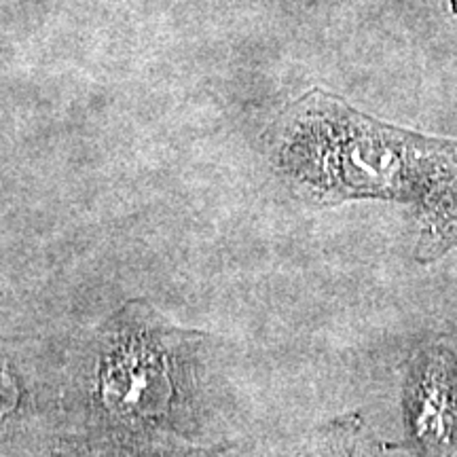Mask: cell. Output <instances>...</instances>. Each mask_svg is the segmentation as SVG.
Instances as JSON below:
<instances>
[{
	"label": "cell",
	"mask_w": 457,
	"mask_h": 457,
	"mask_svg": "<svg viewBox=\"0 0 457 457\" xmlns=\"http://www.w3.org/2000/svg\"><path fill=\"white\" fill-rule=\"evenodd\" d=\"M282 163L322 204L364 197L413 204L426 259L457 245V142L387 128L313 94L290 114Z\"/></svg>",
	"instance_id": "6da1fadb"
},
{
	"label": "cell",
	"mask_w": 457,
	"mask_h": 457,
	"mask_svg": "<svg viewBox=\"0 0 457 457\" xmlns=\"http://www.w3.org/2000/svg\"><path fill=\"white\" fill-rule=\"evenodd\" d=\"M403 447L415 457L457 451V353L434 339L411 353L403 379Z\"/></svg>",
	"instance_id": "7a4b0ae2"
},
{
	"label": "cell",
	"mask_w": 457,
	"mask_h": 457,
	"mask_svg": "<svg viewBox=\"0 0 457 457\" xmlns=\"http://www.w3.org/2000/svg\"><path fill=\"white\" fill-rule=\"evenodd\" d=\"M170 396L165 358L155 350H136L119 358L106 377V398L119 409H163Z\"/></svg>",
	"instance_id": "3957f363"
},
{
	"label": "cell",
	"mask_w": 457,
	"mask_h": 457,
	"mask_svg": "<svg viewBox=\"0 0 457 457\" xmlns=\"http://www.w3.org/2000/svg\"><path fill=\"white\" fill-rule=\"evenodd\" d=\"M362 417H337L307 441L299 457H362Z\"/></svg>",
	"instance_id": "277c9868"
},
{
	"label": "cell",
	"mask_w": 457,
	"mask_h": 457,
	"mask_svg": "<svg viewBox=\"0 0 457 457\" xmlns=\"http://www.w3.org/2000/svg\"><path fill=\"white\" fill-rule=\"evenodd\" d=\"M15 403H17V390H15L13 379H11L4 370H0V421L13 411Z\"/></svg>",
	"instance_id": "5b68a950"
}]
</instances>
